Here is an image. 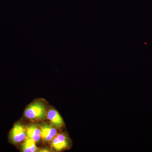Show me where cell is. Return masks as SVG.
Wrapping results in <instances>:
<instances>
[{
	"label": "cell",
	"mask_w": 152,
	"mask_h": 152,
	"mask_svg": "<svg viewBox=\"0 0 152 152\" xmlns=\"http://www.w3.org/2000/svg\"><path fill=\"white\" fill-rule=\"evenodd\" d=\"M25 115L30 119H44L46 117L45 107L41 102L31 104L26 109Z\"/></svg>",
	"instance_id": "1"
},
{
	"label": "cell",
	"mask_w": 152,
	"mask_h": 152,
	"mask_svg": "<svg viewBox=\"0 0 152 152\" xmlns=\"http://www.w3.org/2000/svg\"><path fill=\"white\" fill-rule=\"evenodd\" d=\"M26 129L22 124L16 123L9 133V140L12 144L20 142L26 137Z\"/></svg>",
	"instance_id": "2"
},
{
	"label": "cell",
	"mask_w": 152,
	"mask_h": 152,
	"mask_svg": "<svg viewBox=\"0 0 152 152\" xmlns=\"http://www.w3.org/2000/svg\"><path fill=\"white\" fill-rule=\"evenodd\" d=\"M52 141V147L58 151L67 148L69 145V139L64 134H58Z\"/></svg>",
	"instance_id": "3"
},
{
	"label": "cell",
	"mask_w": 152,
	"mask_h": 152,
	"mask_svg": "<svg viewBox=\"0 0 152 152\" xmlns=\"http://www.w3.org/2000/svg\"><path fill=\"white\" fill-rule=\"evenodd\" d=\"M41 137L45 141H50L57 135L55 128L48 124H44L40 126Z\"/></svg>",
	"instance_id": "4"
},
{
	"label": "cell",
	"mask_w": 152,
	"mask_h": 152,
	"mask_svg": "<svg viewBox=\"0 0 152 152\" xmlns=\"http://www.w3.org/2000/svg\"><path fill=\"white\" fill-rule=\"evenodd\" d=\"M47 118L53 125L61 127L64 125V121L59 113L55 110H50L47 113Z\"/></svg>",
	"instance_id": "5"
},
{
	"label": "cell",
	"mask_w": 152,
	"mask_h": 152,
	"mask_svg": "<svg viewBox=\"0 0 152 152\" xmlns=\"http://www.w3.org/2000/svg\"><path fill=\"white\" fill-rule=\"evenodd\" d=\"M28 137L32 139L35 142H39L41 137L40 129L36 125H31L26 129Z\"/></svg>",
	"instance_id": "6"
},
{
	"label": "cell",
	"mask_w": 152,
	"mask_h": 152,
	"mask_svg": "<svg viewBox=\"0 0 152 152\" xmlns=\"http://www.w3.org/2000/svg\"><path fill=\"white\" fill-rule=\"evenodd\" d=\"M22 151L24 152L37 151V147L36 146L35 142L32 139L27 137L22 146Z\"/></svg>",
	"instance_id": "7"
},
{
	"label": "cell",
	"mask_w": 152,
	"mask_h": 152,
	"mask_svg": "<svg viewBox=\"0 0 152 152\" xmlns=\"http://www.w3.org/2000/svg\"><path fill=\"white\" fill-rule=\"evenodd\" d=\"M41 152H49V151H48L47 149H43L40 151Z\"/></svg>",
	"instance_id": "8"
}]
</instances>
